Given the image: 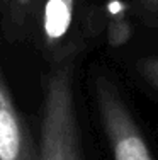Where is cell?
Masks as SVG:
<instances>
[{"instance_id":"1","label":"cell","mask_w":158,"mask_h":160,"mask_svg":"<svg viewBox=\"0 0 158 160\" xmlns=\"http://www.w3.org/2000/svg\"><path fill=\"white\" fill-rule=\"evenodd\" d=\"M37 160H84L75 111L73 62L68 56L53 65L46 77Z\"/></svg>"},{"instance_id":"2","label":"cell","mask_w":158,"mask_h":160,"mask_svg":"<svg viewBox=\"0 0 158 160\" xmlns=\"http://www.w3.org/2000/svg\"><path fill=\"white\" fill-rule=\"evenodd\" d=\"M97 112L114 160H155L146 138L111 77L93 80Z\"/></svg>"},{"instance_id":"3","label":"cell","mask_w":158,"mask_h":160,"mask_svg":"<svg viewBox=\"0 0 158 160\" xmlns=\"http://www.w3.org/2000/svg\"><path fill=\"white\" fill-rule=\"evenodd\" d=\"M0 160H37L31 131L19 112L0 65Z\"/></svg>"},{"instance_id":"4","label":"cell","mask_w":158,"mask_h":160,"mask_svg":"<svg viewBox=\"0 0 158 160\" xmlns=\"http://www.w3.org/2000/svg\"><path fill=\"white\" fill-rule=\"evenodd\" d=\"M75 3L77 0H41L36 21L44 51L55 53L66 39L73 24Z\"/></svg>"},{"instance_id":"5","label":"cell","mask_w":158,"mask_h":160,"mask_svg":"<svg viewBox=\"0 0 158 160\" xmlns=\"http://www.w3.org/2000/svg\"><path fill=\"white\" fill-rule=\"evenodd\" d=\"M41 0H0V29L9 44L26 41L36 24Z\"/></svg>"},{"instance_id":"6","label":"cell","mask_w":158,"mask_h":160,"mask_svg":"<svg viewBox=\"0 0 158 160\" xmlns=\"http://www.w3.org/2000/svg\"><path fill=\"white\" fill-rule=\"evenodd\" d=\"M131 38V24L124 12H114L107 24V43L111 46H122Z\"/></svg>"},{"instance_id":"7","label":"cell","mask_w":158,"mask_h":160,"mask_svg":"<svg viewBox=\"0 0 158 160\" xmlns=\"http://www.w3.org/2000/svg\"><path fill=\"white\" fill-rule=\"evenodd\" d=\"M136 16L145 26L158 29V0H136Z\"/></svg>"},{"instance_id":"8","label":"cell","mask_w":158,"mask_h":160,"mask_svg":"<svg viewBox=\"0 0 158 160\" xmlns=\"http://www.w3.org/2000/svg\"><path fill=\"white\" fill-rule=\"evenodd\" d=\"M136 70L141 75V78L158 90V56H146L136 63Z\"/></svg>"}]
</instances>
